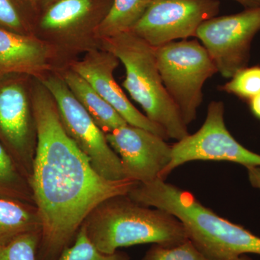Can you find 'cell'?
Masks as SVG:
<instances>
[{
    "mask_svg": "<svg viewBox=\"0 0 260 260\" xmlns=\"http://www.w3.org/2000/svg\"><path fill=\"white\" fill-rule=\"evenodd\" d=\"M141 260H209L189 239L174 244H153Z\"/></svg>",
    "mask_w": 260,
    "mask_h": 260,
    "instance_id": "44dd1931",
    "label": "cell"
},
{
    "mask_svg": "<svg viewBox=\"0 0 260 260\" xmlns=\"http://www.w3.org/2000/svg\"><path fill=\"white\" fill-rule=\"evenodd\" d=\"M0 28L23 34L21 17L11 0H0Z\"/></svg>",
    "mask_w": 260,
    "mask_h": 260,
    "instance_id": "603a6c76",
    "label": "cell"
},
{
    "mask_svg": "<svg viewBox=\"0 0 260 260\" xmlns=\"http://www.w3.org/2000/svg\"><path fill=\"white\" fill-rule=\"evenodd\" d=\"M145 206L168 212L183 224L188 239L209 260L260 255V237L242 225L219 216L189 191L158 179L138 183L127 194Z\"/></svg>",
    "mask_w": 260,
    "mask_h": 260,
    "instance_id": "7a4b0ae2",
    "label": "cell"
},
{
    "mask_svg": "<svg viewBox=\"0 0 260 260\" xmlns=\"http://www.w3.org/2000/svg\"><path fill=\"white\" fill-rule=\"evenodd\" d=\"M102 40L104 50L124 65L123 87L145 116L165 130L169 139L179 141L189 135L187 125L162 83L155 48L131 31Z\"/></svg>",
    "mask_w": 260,
    "mask_h": 260,
    "instance_id": "277c9868",
    "label": "cell"
},
{
    "mask_svg": "<svg viewBox=\"0 0 260 260\" xmlns=\"http://www.w3.org/2000/svg\"><path fill=\"white\" fill-rule=\"evenodd\" d=\"M91 8L90 0H59L48 10L41 25L51 31L66 30L83 20Z\"/></svg>",
    "mask_w": 260,
    "mask_h": 260,
    "instance_id": "ac0fdd59",
    "label": "cell"
},
{
    "mask_svg": "<svg viewBox=\"0 0 260 260\" xmlns=\"http://www.w3.org/2000/svg\"><path fill=\"white\" fill-rule=\"evenodd\" d=\"M42 225L36 205L0 198V248L24 234L42 232Z\"/></svg>",
    "mask_w": 260,
    "mask_h": 260,
    "instance_id": "9a60e30c",
    "label": "cell"
},
{
    "mask_svg": "<svg viewBox=\"0 0 260 260\" xmlns=\"http://www.w3.org/2000/svg\"><path fill=\"white\" fill-rule=\"evenodd\" d=\"M57 260H129V256L121 251L113 254L99 251L90 242L81 225L74 242L63 251Z\"/></svg>",
    "mask_w": 260,
    "mask_h": 260,
    "instance_id": "d6986e66",
    "label": "cell"
},
{
    "mask_svg": "<svg viewBox=\"0 0 260 260\" xmlns=\"http://www.w3.org/2000/svg\"><path fill=\"white\" fill-rule=\"evenodd\" d=\"M82 226L92 244L105 254L127 246L174 244L188 239L179 219L165 210L140 204L127 194L103 201Z\"/></svg>",
    "mask_w": 260,
    "mask_h": 260,
    "instance_id": "3957f363",
    "label": "cell"
},
{
    "mask_svg": "<svg viewBox=\"0 0 260 260\" xmlns=\"http://www.w3.org/2000/svg\"><path fill=\"white\" fill-rule=\"evenodd\" d=\"M119 63V59L109 51H92L75 63L72 70L83 77L128 124L148 130L164 140H169L165 130L140 112L116 83L114 72Z\"/></svg>",
    "mask_w": 260,
    "mask_h": 260,
    "instance_id": "7c38bea8",
    "label": "cell"
},
{
    "mask_svg": "<svg viewBox=\"0 0 260 260\" xmlns=\"http://www.w3.org/2000/svg\"><path fill=\"white\" fill-rule=\"evenodd\" d=\"M248 103L253 115L260 120V93L251 99Z\"/></svg>",
    "mask_w": 260,
    "mask_h": 260,
    "instance_id": "d4e9b609",
    "label": "cell"
},
{
    "mask_svg": "<svg viewBox=\"0 0 260 260\" xmlns=\"http://www.w3.org/2000/svg\"><path fill=\"white\" fill-rule=\"evenodd\" d=\"M48 56V48L38 39L0 28V77L39 74Z\"/></svg>",
    "mask_w": 260,
    "mask_h": 260,
    "instance_id": "4fadbf2b",
    "label": "cell"
},
{
    "mask_svg": "<svg viewBox=\"0 0 260 260\" xmlns=\"http://www.w3.org/2000/svg\"><path fill=\"white\" fill-rule=\"evenodd\" d=\"M63 80L77 100L105 135L127 124L119 113L74 70L67 71Z\"/></svg>",
    "mask_w": 260,
    "mask_h": 260,
    "instance_id": "5bb4252c",
    "label": "cell"
},
{
    "mask_svg": "<svg viewBox=\"0 0 260 260\" xmlns=\"http://www.w3.org/2000/svg\"><path fill=\"white\" fill-rule=\"evenodd\" d=\"M247 171L251 185L260 190V167L248 168Z\"/></svg>",
    "mask_w": 260,
    "mask_h": 260,
    "instance_id": "cb8c5ba5",
    "label": "cell"
},
{
    "mask_svg": "<svg viewBox=\"0 0 260 260\" xmlns=\"http://www.w3.org/2000/svg\"><path fill=\"white\" fill-rule=\"evenodd\" d=\"M0 198L34 203L31 187L14 159L0 142Z\"/></svg>",
    "mask_w": 260,
    "mask_h": 260,
    "instance_id": "e0dca14e",
    "label": "cell"
},
{
    "mask_svg": "<svg viewBox=\"0 0 260 260\" xmlns=\"http://www.w3.org/2000/svg\"><path fill=\"white\" fill-rule=\"evenodd\" d=\"M157 65L164 86L186 125L196 119L207 80L218 73L198 40L183 39L155 48Z\"/></svg>",
    "mask_w": 260,
    "mask_h": 260,
    "instance_id": "5b68a950",
    "label": "cell"
},
{
    "mask_svg": "<svg viewBox=\"0 0 260 260\" xmlns=\"http://www.w3.org/2000/svg\"><path fill=\"white\" fill-rule=\"evenodd\" d=\"M42 85L56 103L65 131L86 155L95 171L109 180L127 179L120 158L108 143L105 133L77 100L64 80L49 77L42 80Z\"/></svg>",
    "mask_w": 260,
    "mask_h": 260,
    "instance_id": "8992f818",
    "label": "cell"
},
{
    "mask_svg": "<svg viewBox=\"0 0 260 260\" xmlns=\"http://www.w3.org/2000/svg\"><path fill=\"white\" fill-rule=\"evenodd\" d=\"M28 1H35V0H28Z\"/></svg>",
    "mask_w": 260,
    "mask_h": 260,
    "instance_id": "83f0119b",
    "label": "cell"
},
{
    "mask_svg": "<svg viewBox=\"0 0 260 260\" xmlns=\"http://www.w3.org/2000/svg\"><path fill=\"white\" fill-rule=\"evenodd\" d=\"M259 30L260 8H251L206 20L195 37L209 53L218 73L231 78L247 67L251 42Z\"/></svg>",
    "mask_w": 260,
    "mask_h": 260,
    "instance_id": "ba28073f",
    "label": "cell"
},
{
    "mask_svg": "<svg viewBox=\"0 0 260 260\" xmlns=\"http://www.w3.org/2000/svg\"><path fill=\"white\" fill-rule=\"evenodd\" d=\"M0 77V142L30 181L37 136L32 106L21 81Z\"/></svg>",
    "mask_w": 260,
    "mask_h": 260,
    "instance_id": "30bf717a",
    "label": "cell"
},
{
    "mask_svg": "<svg viewBox=\"0 0 260 260\" xmlns=\"http://www.w3.org/2000/svg\"><path fill=\"white\" fill-rule=\"evenodd\" d=\"M224 112L223 102L210 103L200 129L172 145V160L160 179L165 181L174 169L195 160L235 162L246 169L260 167V155L243 146L232 136L225 125Z\"/></svg>",
    "mask_w": 260,
    "mask_h": 260,
    "instance_id": "52a82bcc",
    "label": "cell"
},
{
    "mask_svg": "<svg viewBox=\"0 0 260 260\" xmlns=\"http://www.w3.org/2000/svg\"><path fill=\"white\" fill-rule=\"evenodd\" d=\"M106 138L119 155L129 180L147 184L160 179L172 160V145L143 128L125 124L107 133Z\"/></svg>",
    "mask_w": 260,
    "mask_h": 260,
    "instance_id": "8fae6325",
    "label": "cell"
},
{
    "mask_svg": "<svg viewBox=\"0 0 260 260\" xmlns=\"http://www.w3.org/2000/svg\"><path fill=\"white\" fill-rule=\"evenodd\" d=\"M221 260H252V259H251L250 256H248L247 254H242V255L234 256V257Z\"/></svg>",
    "mask_w": 260,
    "mask_h": 260,
    "instance_id": "4316f807",
    "label": "cell"
},
{
    "mask_svg": "<svg viewBox=\"0 0 260 260\" xmlns=\"http://www.w3.org/2000/svg\"><path fill=\"white\" fill-rule=\"evenodd\" d=\"M219 11L218 0H152L131 32L157 48L195 37L200 25Z\"/></svg>",
    "mask_w": 260,
    "mask_h": 260,
    "instance_id": "9c48e42d",
    "label": "cell"
},
{
    "mask_svg": "<svg viewBox=\"0 0 260 260\" xmlns=\"http://www.w3.org/2000/svg\"><path fill=\"white\" fill-rule=\"evenodd\" d=\"M220 90L249 102L260 93V66L239 70Z\"/></svg>",
    "mask_w": 260,
    "mask_h": 260,
    "instance_id": "ffe728a7",
    "label": "cell"
},
{
    "mask_svg": "<svg viewBox=\"0 0 260 260\" xmlns=\"http://www.w3.org/2000/svg\"><path fill=\"white\" fill-rule=\"evenodd\" d=\"M37 143L29 184L42 219L38 260H57L87 216L104 200L127 194L138 183L103 177L70 138L47 89L32 100Z\"/></svg>",
    "mask_w": 260,
    "mask_h": 260,
    "instance_id": "6da1fadb",
    "label": "cell"
},
{
    "mask_svg": "<svg viewBox=\"0 0 260 260\" xmlns=\"http://www.w3.org/2000/svg\"><path fill=\"white\" fill-rule=\"evenodd\" d=\"M245 9L260 8V0H234Z\"/></svg>",
    "mask_w": 260,
    "mask_h": 260,
    "instance_id": "484cf974",
    "label": "cell"
},
{
    "mask_svg": "<svg viewBox=\"0 0 260 260\" xmlns=\"http://www.w3.org/2000/svg\"><path fill=\"white\" fill-rule=\"evenodd\" d=\"M41 232H31L17 238L0 248V260H38Z\"/></svg>",
    "mask_w": 260,
    "mask_h": 260,
    "instance_id": "7402d4cb",
    "label": "cell"
},
{
    "mask_svg": "<svg viewBox=\"0 0 260 260\" xmlns=\"http://www.w3.org/2000/svg\"><path fill=\"white\" fill-rule=\"evenodd\" d=\"M152 0H112V5L99 23L101 39L131 31L143 17Z\"/></svg>",
    "mask_w": 260,
    "mask_h": 260,
    "instance_id": "2e32d148",
    "label": "cell"
}]
</instances>
